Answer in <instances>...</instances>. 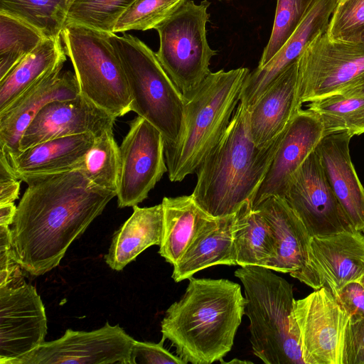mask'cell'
Segmentation results:
<instances>
[{"label": "cell", "mask_w": 364, "mask_h": 364, "mask_svg": "<svg viewBox=\"0 0 364 364\" xmlns=\"http://www.w3.org/2000/svg\"><path fill=\"white\" fill-rule=\"evenodd\" d=\"M233 242L237 264L270 269L277 256L272 230L262 215L245 203L236 213Z\"/></svg>", "instance_id": "83f0119b"}, {"label": "cell", "mask_w": 364, "mask_h": 364, "mask_svg": "<svg viewBox=\"0 0 364 364\" xmlns=\"http://www.w3.org/2000/svg\"><path fill=\"white\" fill-rule=\"evenodd\" d=\"M252 363L250 361L240 360H238L237 358H234L232 360L228 361V362H222L221 363Z\"/></svg>", "instance_id": "7bdbcfd3"}, {"label": "cell", "mask_w": 364, "mask_h": 364, "mask_svg": "<svg viewBox=\"0 0 364 364\" xmlns=\"http://www.w3.org/2000/svg\"><path fill=\"white\" fill-rule=\"evenodd\" d=\"M348 132L323 137L316 151L326 179L352 227L364 232V187L354 168Z\"/></svg>", "instance_id": "ffe728a7"}, {"label": "cell", "mask_w": 364, "mask_h": 364, "mask_svg": "<svg viewBox=\"0 0 364 364\" xmlns=\"http://www.w3.org/2000/svg\"><path fill=\"white\" fill-rule=\"evenodd\" d=\"M132 208V215L115 232L108 253L105 256L107 265L116 271L122 270L148 247L161 244L162 204Z\"/></svg>", "instance_id": "d4e9b609"}, {"label": "cell", "mask_w": 364, "mask_h": 364, "mask_svg": "<svg viewBox=\"0 0 364 364\" xmlns=\"http://www.w3.org/2000/svg\"><path fill=\"white\" fill-rule=\"evenodd\" d=\"M108 33L68 24L60 36L65 54L72 62L80 94L117 118L131 112L132 97Z\"/></svg>", "instance_id": "52a82bcc"}, {"label": "cell", "mask_w": 364, "mask_h": 364, "mask_svg": "<svg viewBox=\"0 0 364 364\" xmlns=\"http://www.w3.org/2000/svg\"><path fill=\"white\" fill-rule=\"evenodd\" d=\"M245 308L238 283L191 277L183 296L166 310L161 332L186 364L220 362L232 349Z\"/></svg>", "instance_id": "7a4b0ae2"}, {"label": "cell", "mask_w": 364, "mask_h": 364, "mask_svg": "<svg viewBox=\"0 0 364 364\" xmlns=\"http://www.w3.org/2000/svg\"><path fill=\"white\" fill-rule=\"evenodd\" d=\"M210 4L186 0L154 28L159 36L156 55L185 100L211 73L210 59L218 53L207 39Z\"/></svg>", "instance_id": "ba28073f"}, {"label": "cell", "mask_w": 364, "mask_h": 364, "mask_svg": "<svg viewBox=\"0 0 364 364\" xmlns=\"http://www.w3.org/2000/svg\"><path fill=\"white\" fill-rule=\"evenodd\" d=\"M316 0H277L272 30L257 68L267 64L283 47Z\"/></svg>", "instance_id": "836d02e7"}, {"label": "cell", "mask_w": 364, "mask_h": 364, "mask_svg": "<svg viewBox=\"0 0 364 364\" xmlns=\"http://www.w3.org/2000/svg\"><path fill=\"white\" fill-rule=\"evenodd\" d=\"M185 1L135 0L118 19L113 33L154 29Z\"/></svg>", "instance_id": "e575fe53"}, {"label": "cell", "mask_w": 364, "mask_h": 364, "mask_svg": "<svg viewBox=\"0 0 364 364\" xmlns=\"http://www.w3.org/2000/svg\"><path fill=\"white\" fill-rule=\"evenodd\" d=\"M308 109L319 118L324 136L348 132L364 134V93L341 92L309 102Z\"/></svg>", "instance_id": "f1b7e54d"}, {"label": "cell", "mask_w": 364, "mask_h": 364, "mask_svg": "<svg viewBox=\"0 0 364 364\" xmlns=\"http://www.w3.org/2000/svg\"><path fill=\"white\" fill-rule=\"evenodd\" d=\"M342 1H343V0H337V4L339 2H341Z\"/></svg>", "instance_id": "bcb514c9"}, {"label": "cell", "mask_w": 364, "mask_h": 364, "mask_svg": "<svg viewBox=\"0 0 364 364\" xmlns=\"http://www.w3.org/2000/svg\"><path fill=\"white\" fill-rule=\"evenodd\" d=\"M335 297L350 320L364 318V288L358 282L347 284Z\"/></svg>", "instance_id": "f35d334b"}, {"label": "cell", "mask_w": 364, "mask_h": 364, "mask_svg": "<svg viewBox=\"0 0 364 364\" xmlns=\"http://www.w3.org/2000/svg\"><path fill=\"white\" fill-rule=\"evenodd\" d=\"M219 1H223V0H219ZM226 1H228V0H226Z\"/></svg>", "instance_id": "7dc6e473"}, {"label": "cell", "mask_w": 364, "mask_h": 364, "mask_svg": "<svg viewBox=\"0 0 364 364\" xmlns=\"http://www.w3.org/2000/svg\"><path fill=\"white\" fill-rule=\"evenodd\" d=\"M282 198L311 237L355 230L326 179L316 150L292 175Z\"/></svg>", "instance_id": "4fadbf2b"}, {"label": "cell", "mask_w": 364, "mask_h": 364, "mask_svg": "<svg viewBox=\"0 0 364 364\" xmlns=\"http://www.w3.org/2000/svg\"><path fill=\"white\" fill-rule=\"evenodd\" d=\"M364 31V0H343L337 4L326 33L336 41L358 42Z\"/></svg>", "instance_id": "d590c367"}, {"label": "cell", "mask_w": 364, "mask_h": 364, "mask_svg": "<svg viewBox=\"0 0 364 364\" xmlns=\"http://www.w3.org/2000/svg\"><path fill=\"white\" fill-rule=\"evenodd\" d=\"M253 208L264 218L274 237L277 256L270 269L291 277L303 270L308 262L311 236L284 198L270 196Z\"/></svg>", "instance_id": "603a6c76"}, {"label": "cell", "mask_w": 364, "mask_h": 364, "mask_svg": "<svg viewBox=\"0 0 364 364\" xmlns=\"http://www.w3.org/2000/svg\"><path fill=\"white\" fill-rule=\"evenodd\" d=\"M235 276L244 288L254 354L265 364H304L292 316V285L259 266L241 267Z\"/></svg>", "instance_id": "5b68a950"}, {"label": "cell", "mask_w": 364, "mask_h": 364, "mask_svg": "<svg viewBox=\"0 0 364 364\" xmlns=\"http://www.w3.org/2000/svg\"><path fill=\"white\" fill-rule=\"evenodd\" d=\"M292 316L304 364H343L350 316L326 287L294 299Z\"/></svg>", "instance_id": "30bf717a"}, {"label": "cell", "mask_w": 364, "mask_h": 364, "mask_svg": "<svg viewBox=\"0 0 364 364\" xmlns=\"http://www.w3.org/2000/svg\"><path fill=\"white\" fill-rule=\"evenodd\" d=\"M45 38L31 26L0 12V80Z\"/></svg>", "instance_id": "4dcf8cb0"}, {"label": "cell", "mask_w": 364, "mask_h": 364, "mask_svg": "<svg viewBox=\"0 0 364 364\" xmlns=\"http://www.w3.org/2000/svg\"><path fill=\"white\" fill-rule=\"evenodd\" d=\"M341 92L364 93V73Z\"/></svg>", "instance_id": "b9f144b4"}, {"label": "cell", "mask_w": 364, "mask_h": 364, "mask_svg": "<svg viewBox=\"0 0 364 364\" xmlns=\"http://www.w3.org/2000/svg\"><path fill=\"white\" fill-rule=\"evenodd\" d=\"M337 0H316L291 36L262 68L247 75L240 94V102L250 111L258 99L282 71L296 61L307 45L326 32Z\"/></svg>", "instance_id": "d6986e66"}, {"label": "cell", "mask_w": 364, "mask_h": 364, "mask_svg": "<svg viewBox=\"0 0 364 364\" xmlns=\"http://www.w3.org/2000/svg\"><path fill=\"white\" fill-rule=\"evenodd\" d=\"M250 72L247 68L211 72L186 99L181 139L176 146H165L171 182H180L196 171L220 140L240 102L241 89Z\"/></svg>", "instance_id": "277c9868"}, {"label": "cell", "mask_w": 364, "mask_h": 364, "mask_svg": "<svg viewBox=\"0 0 364 364\" xmlns=\"http://www.w3.org/2000/svg\"><path fill=\"white\" fill-rule=\"evenodd\" d=\"M95 136L90 133L48 140L6 154L16 177L60 173L82 168Z\"/></svg>", "instance_id": "7402d4cb"}, {"label": "cell", "mask_w": 364, "mask_h": 364, "mask_svg": "<svg viewBox=\"0 0 364 364\" xmlns=\"http://www.w3.org/2000/svg\"><path fill=\"white\" fill-rule=\"evenodd\" d=\"M21 181L27 188L12 223V247L22 269L38 277L58 266L117 193L94 185L81 168Z\"/></svg>", "instance_id": "6da1fadb"}, {"label": "cell", "mask_w": 364, "mask_h": 364, "mask_svg": "<svg viewBox=\"0 0 364 364\" xmlns=\"http://www.w3.org/2000/svg\"><path fill=\"white\" fill-rule=\"evenodd\" d=\"M249 115L239 102L223 136L197 169L191 195L212 217L232 215L245 203H253L284 133L265 146H257Z\"/></svg>", "instance_id": "3957f363"}, {"label": "cell", "mask_w": 364, "mask_h": 364, "mask_svg": "<svg viewBox=\"0 0 364 364\" xmlns=\"http://www.w3.org/2000/svg\"><path fill=\"white\" fill-rule=\"evenodd\" d=\"M116 117L80 94L54 100L36 114L21 136L23 151L41 142L68 136L92 134L98 137L113 129Z\"/></svg>", "instance_id": "2e32d148"}, {"label": "cell", "mask_w": 364, "mask_h": 364, "mask_svg": "<svg viewBox=\"0 0 364 364\" xmlns=\"http://www.w3.org/2000/svg\"><path fill=\"white\" fill-rule=\"evenodd\" d=\"M364 274V235L346 231L311 236L305 268L292 277L313 288L326 287L334 296Z\"/></svg>", "instance_id": "9a60e30c"}, {"label": "cell", "mask_w": 364, "mask_h": 364, "mask_svg": "<svg viewBox=\"0 0 364 364\" xmlns=\"http://www.w3.org/2000/svg\"><path fill=\"white\" fill-rule=\"evenodd\" d=\"M323 136L324 129L317 115L308 109H300L282 136L252 206L270 196L283 197L292 175Z\"/></svg>", "instance_id": "e0dca14e"}, {"label": "cell", "mask_w": 364, "mask_h": 364, "mask_svg": "<svg viewBox=\"0 0 364 364\" xmlns=\"http://www.w3.org/2000/svg\"><path fill=\"white\" fill-rule=\"evenodd\" d=\"M61 36L45 38L0 80V112L66 60Z\"/></svg>", "instance_id": "4316f807"}, {"label": "cell", "mask_w": 364, "mask_h": 364, "mask_svg": "<svg viewBox=\"0 0 364 364\" xmlns=\"http://www.w3.org/2000/svg\"><path fill=\"white\" fill-rule=\"evenodd\" d=\"M17 207L14 203L0 205V225L9 226L14 222Z\"/></svg>", "instance_id": "60d3db41"}, {"label": "cell", "mask_w": 364, "mask_h": 364, "mask_svg": "<svg viewBox=\"0 0 364 364\" xmlns=\"http://www.w3.org/2000/svg\"><path fill=\"white\" fill-rule=\"evenodd\" d=\"M20 181L11 171L5 153L0 150V205L18 198Z\"/></svg>", "instance_id": "ab89813d"}, {"label": "cell", "mask_w": 364, "mask_h": 364, "mask_svg": "<svg viewBox=\"0 0 364 364\" xmlns=\"http://www.w3.org/2000/svg\"><path fill=\"white\" fill-rule=\"evenodd\" d=\"M126 75L131 111L161 134L165 146H176L184 129L186 100L166 73L156 53L136 36L109 33Z\"/></svg>", "instance_id": "8992f818"}, {"label": "cell", "mask_w": 364, "mask_h": 364, "mask_svg": "<svg viewBox=\"0 0 364 364\" xmlns=\"http://www.w3.org/2000/svg\"><path fill=\"white\" fill-rule=\"evenodd\" d=\"M74 0H0V12L37 29L46 38L60 37Z\"/></svg>", "instance_id": "f546056e"}, {"label": "cell", "mask_w": 364, "mask_h": 364, "mask_svg": "<svg viewBox=\"0 0 364 364\" xmlns=\"http://www.w3.org/2000/svg\"><path fill=\"white\" fill-rule=\"evenodd\" d=\"M44 305L35 287L24 279L0 287V364L30 353L47 334Z\"/></svg>", "instance_id": "7c38bea8"}, {"label": "cell", "mask_w": 364, "mask_h": 364, "mask_svg": "<svg viewBox=\"0 0 364 364\" xmlns=\"http://www.w3.org/2000/svg\"><path fill=\"white\" fill-rule=\"evenodd\" d=\"M343 364H364V318L349 319L345 333Z\"/></svg>", "instance_id": "74e56055"}, {"label": "cell", "mask_w": 364, "mask_h": 364, "mask_svg": "<svg viewBox=\"0 0 364 364\" xmlns=\"http://www.w3.org/2000/svg\"><path fill=\"white\" fill-rule=\"evenodd\" d=\"M135 0H74L68 11L65 25L75 24L113 33L121 16Z\"/></svg>", "instance_id": "d6a6232c"}, {"label": "cell", "mask_w": 364, "mask_h": 364, "mask_svg": "<svg viewBox=\"0 0 364 364\" xmlns=\"http://www.w3.org/2000/svg\"><path fill=\"white\" fill-rule=\"evenodd\" d=\"M62 63L45 75L8 107L0 112V150L6 154L20 151L23 132L38 112L48 103L77 97L75 75L61 72Z\"/></svg>", "instance_id": "ac0fdd59"}, {"label": "cell", "mask_w": 364, "mask_h": 364, "mask_svg": "<svg viewBox=\"0 0 364 364\" xmlns=\"http://www.w3.org/2000/svg\"><path fill=\"white\" fill-rule=\"evenodd\" d=\"M297 65L296 96L301 107L341 92L364 73V43L332 40L326 31L307 45Z\"/></svg>", "instance_id": "9c48e42d"}, {"label": "cell", "mask_w": 364, "mask_h": 364, "mask_svg": "<svg viewBox=\"0 0 364 364\" xmlns=\"http://www.w3.org/2000/svg\"><path fill=\"white\" fill-rule=\"evenodd\" d=\"M359 41L364 43V31L361 33Z\"/></svg>", "instance_id": "f6af8a7d"}, {"label": "cell", "mask_w": 364, "mask_h": 364, "mask_svg": "<svg viewBox=\"0 0 364 364\" xmlns=\"http://www.w3.org/2000/svg\"><path fill=\"white\" fill-rule=\"evenodd\" d=\"M165 142L161 132L137 116L119 146L120 173L117 193L119 208L144 201L167 172Z\"/></svg>", "instance_id": "8fae6325"}, {"label": "cell", "mask_w": 364, "mask_h": 364, "mask_svg": "<svg viewBox=\"0 0 364 364\" xmlns=\"http://www.w3.org/2000/svg\"><path fill=\"white\" fill-rule=\"evenodd\" d=\"M297 60L287 66L249 111V127L254 143L265 146L282 134L296 112Z\"/></svg>", "instance_id": "44dd1931"}, {"label": "cell", "mask_w": 364, "mask_h": 364, "mask_svg": "<svg viewBox=\"0 0 364 364\" xmlns=\"http://www.w3.org/2000/svg\"><path fill=\"white\" fill-rule=\"evenodd\" d=\"M94 185L117 193L120 173V153L113 129L95 138L81 168Z\"/></svg>", "instance_id": "1f68e13d"}, {"label": "cell", "mask_w": 364, "mask_h": 364, "mask_svg": "<svg viewBox=\"0 0 364 364\" xmlns=\"http://www.w3.org/2000/svg\"><path fill=\"white\" fill-rule=\"evenodd\" d=\"M161 204L163 229L159 253L173 265L212 216L196 203L192 195L164 197Z\"/></svg>", "instance_id": "484cf974"}, {"label": "cell", "mask_w": 364, "mask_h": 364, "mask_svg": "<svg viewBox=\"0 0 364 364\" xmlns=\"http://www.w3.org/2000/svg\"><path fill=\"white\" fill-rule=\"evenodd\" d=\"M236 213L210 217L200 228L182 257L174 264L171 277L176 282L188 279L214 265H237L233 242Z\"/></svg>", "instance_id": "cb8c5ba5"}, {"label": "cell", "mask_w": 364, "mask_h": 364, "mask_svg": "<svg viewBox=\"0 0 364 364\" xmlns=\"http://www.w3.org/2000/svg\"><path fill=\"white\" fill-rule=\"evenodd\" d=\"M357 282H358L364 288V274L359 278Z\"/></svg>", "instance_id": "ee69618b"}, {"label": "cell", "mask_w": 364, "mask_h": 364, "mask_svg": "<svg viewBox=\"0 0 364 364\" xmlns=\"http://www.w3.org/2000/svg\"><path fill=\"white\" fill-rule=\"evenodd\" d=\"M165 340L164 336L158 343L135 340L130 352L129 364H186L179 356L164 347Z\"/></svg>", "instance_id": "8d00e7d4"}, {"label": "cell", "mask_w": 364, "mask_h": 364, "mask_svg": "<svg viewBox=\"0 0 364 364\" xmlns=\"http://www.w3.org/2000/svg\"><path fill=\"white\" fill-rule=\"evenodd\" d=\"M134 339L118 324L91 331L67 329L12 364H129Z\"/></svg>", "instance_id": "5bb4252c"}]
</instances>
